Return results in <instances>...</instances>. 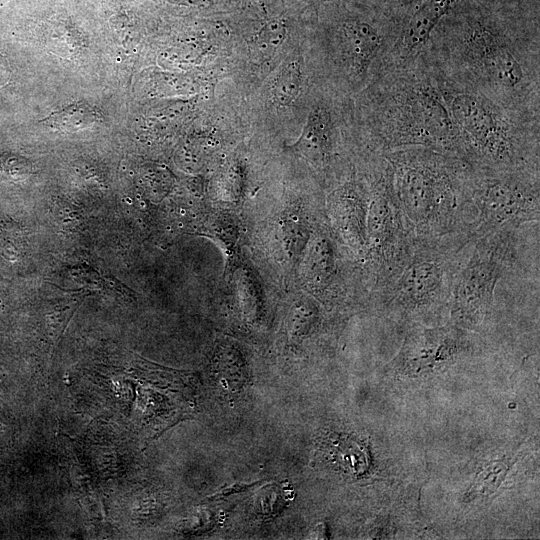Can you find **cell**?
Instances as JSON below:
<instances>
[{
	"instance_id": "5",
	"label": "cell",
	"mask_w": 540,
	"mask_h": 540,
	"mask_svg": "<svg viewBox=\"0 0 540 540\" xmlns=\"http://www.w3.org/2000/svg\"><path fill=\"white\" fill-rule=\"evenodd\" d=\"M473 242L467 234L417 236L406 261L369 300L383 313L414 322L449 311L457 273Z\"/></svg>"
},
{
	"instance_id": "18",
	"label": "cell",
	"mask_w": 540,
	"mask_h": 540,
	"mask_svg": "<svg viewBox=\"0 0 540 540\" xmlns=\"http://www.w3.org/2000/svg\"><path fill=\"white\" fill-rule=\"evenodd\" d=\"M258 483L259 482H252V483L234 482L228 486L223 487L220 491L216 492L215 494H212L207 499L215 500V499H218V498H221V497L233 494V493L241 492Z\"/></svg>"
},
{
	"instance_id": "17",
	"label": "cell",
	"mask_w": 540,
	"mask_h": 540,
	"mask_svg": "<svg viewBox=\"0 0 540 540\" xmlns=\"http://www.w3.org/2000/svg\"><path fill=\"white\" fill-rule=\"evenodd\" d=\"M20 232L13 228V224L2 225L0 229V247L5 256H9L13 259L14 255L18 252V246L16 243H20Z\"/></svg>"
},
{
	"instance_id": "19",
	"label": "cell",
	"mask_w": 540,
	"mask_h": 540,
	"mask_svg": "<svg viewBox=\"0 0 540 540\" xmlns=\"http://www.w3.org/2000/svg\"><path fill=\"white\" fill-rule=\"evenodd\" d=\"M165 1L170 2L172 4L188 6V7H198L200 5H204L207 2V0H165Z\"/></svg>"
},
{
	"instance_id": "7",
	"label": "cell",
	"mask_w": 540,
	"mask_h": 540,
	"mask_svg": "<svg viewBox=\"0 0 540 540\" xmlns=\"http://www.w3.org/2000/svg\"><path fill=\"white\" fill-rule=\"evenodd\" d=\"M360 164L370 186L367 243L362 259L370 298L397 273L411 253L417 236L398 203L390 165L384 155H364Z\"/></svg>"
},
{
	"instance_id": "15",
	"label": "cell",
	"mask_w": 540,
	"mask_h": 540,
	"mask_svg": "<svg viewBox=\"0 0 540 540\" xmlns=\"http://www.w3.org/2000/svg\"><path fill=\"white\" fill-rule=\"evenodd\" d=\"M303 83L302 61L299 58L288 60L273 78L270 96L276 104L286 106L298 98Z\"/></svg>"
},
{
	"instance_id": "8",
	"label": "cell",
	"mask_w": 540,
	"mask_h": 540,
	"mask_svg": "<svg viewBox=\"0 0 540 540\" xmlns=\"http://www.w3.org/2000/svg\"><path fill=\"white\" fill-rule=\"evenodd\" d=\"M519 228L493 229L472 244L454 282L449 306L452 323L476 330L491 315L497 285L519 270Z\"/></svg>"
},
{
	"instance_id": "10",
	"label": "cell",
	"mask_w": 540,
	"mask_h": 540,
	"mask_svg": "<svg viewBox=\"0 0 540 540\" xmlns=\"http://www.w3.org/2000/svg\"><path fill=\"white\" fill-rule=\"evenodd\" d=\"M331 87L312 104L302 132L288 149L307 161L327 179L345 163L346 139L356 134L352 100H343Z\"/></svg>"
},
{
	"instance_id": "11",
	"label": "cell",
	"mask_w": 540,
	"mask_h": 540,
	"mask_svg": "<svg viewBox=\"0 0 540 540\" xmlns=\"http://www.w3.org/2000/svg\"><path fill=\"white\" fill-rule=\"evenodd\" d=\"M358 174L329 195L328 210L340 237L362 260L367 243L370 186L362 165Z\"/></svg>"
},
{
	"instance_id": "13",
	"label": "cell",
	"mask_w": 540,
	"mask_h": 540,
	"mask_svg": "<svg viewBox=\"0 0 540 540\" xmlns=\"http://www.w3.org/2000/svg\"><path fill=\"white\" fill-rule=\"evenodd\" d=\"M102 112L87 102H77L53 111L40 122L51 129L74 132L101 123Z\"/></svg>"
},
{
	"instance_id": "4",
	"label": "cell",
	"mask_w": 540,
	"mask_h": 540,
	"mask_svg": "<svg viewBox=\"0 0 540 540\" xmlns=\"http://www.w3.org/2000/svg\"><path fill=\"white\" fill-rule=\"evenodd\" d=\"M440 74L465 162L476 169L540 170V118L510 109Z\"/></svg>"
},
{
	"instance_id": "3",
	"label": "cell",
	"mask_w": 540,
	"mask_h": 540,
	"mask_svg": "<svg viewBox=\"0 0 540 540\" xmlns=\"http://www.w3.org/2000/svg\"><path fill=\"white\" fill-rule=\"evenodd\" d=\"M382 154L390 165L398 203L416 236L467 234L474 240L467 162L422 146Z\"/></svg>"
},
{
	"instance_id": "16",
	"label": "cell",
	"mask_w": 540,
	"mask_h": 540,
	"mask_svg": "<svg viewBox=\"0 0 540 540\" xmlns=\"http://www.w3.org/2000/svg\"><path fill=\"white\" fill-rule=\"evenodd\" d=\"M285 34L284 26L280 23H269L263 27L254 38V46L262 53H268L277 48Z\"/></svg>"
},
{
	"instance_id": "6",
	"label": "cell",
	"mask_w": 540,
	"mask_h": 540,
	"mask_svg": "<svg viewBox=\"0 0 540 540\" xmlns=\"http://www.w3.org/2000/svg\"><path fill=\"white\" fill-rule=\"evenodd\" d=\"M399 32L394 17L346 13L322 33L320 48L329 87L356 95L381 69Z\"/></svg>"
},
{
	"instance_id": "1",
	"label": "cell",
	"mask_w": 540,
	"mask_h": 540,
	"mask_svg": "<svg viewBox=\"0 0 540 540\" xmlns=\"http://www.w3.org/2000/svg\"><path fill=\"white\" fill-rule=\"evenodd\" d=\"M466 3L449 10L421 51L450 80L540 118L538 23Z\"/></svg>"
},
{
	"instance_id": "9",
	"label": "cell",
	"mask_w": 540,
	"mask_h": 540,
	"mask_svg": "<svg viewBox=\"0 0 540 540\" xmlns=\"http://www.w3.org/2000/svg\"><path fill=\"white\" fill-rule=\"evenodd\" d=\"M540 170L476 169L471 167L469 198L474 216L475 241L503 226L538 223Z\"/></svg>"
},
{
	"instance_id": "20",
	"label": "cell",
	"mask_w": 540,
	"mask_h": 540,
	"mask_svg": "<svg viewBox=\"0 0 540 540\" xmlns=\"http://www.w3.org/2000/svg\"><path fill=\"white\" fill-rule=\"evenodd\" d=\"M382 1L389 2V5H390V4H392V2H400L401 3V2H404V1H407V0H382Z\"/></svg>"
},
{
	"instance_id": "12",
	"label": "cell",
	"mask_w": 540,
	"mask_h": 540,
	"mask_svg": "<svg viewBox=\"0 0 540 540\" xmlns=\"http://www.w3.org/2000/svg\"><path fill=\"white\" fill-rule=\"evenodd\" d=\"M458 0H416L399 21L397 39L383 67L399 65L424 48L431 32Z\"/></svg>"
},
{
	"instance_id": "2",
	"label": "cell",
	"mask_w": 540,
	"mask_h": 540,
	"mask_svg": "<svg viewBox=\"0 0 540 540\" xmlns=\"http://www.w3.org/2000/svg\"><path fill=\"white\" fill-rule=\"evenodd\" d=\"M352 108L363 154L422 146L462 159L440 71L423 51L404 63L381 68L353 96Z\"/></svg>"
},
{
	"instance_id": "14",
	"label": "cell",
	"mask_w": 540,
	"mask_h": 540,
	"mask_svg": "<svg viewBox=\"0 0 540 540\" xmlns=\"http://www.w3.org/2000/svg\"><path fill=\"white\" fill-rule=\"evenodd\" d=\"M21 65L13 49L0 39V118L13 107L22 81Z\"/></svg>"
}]
</instances>
